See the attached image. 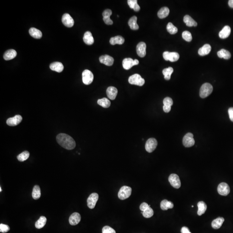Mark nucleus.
<instances>
[{
  "instance_id": "43",
  "label": "nucleus",
  "mask_w": 233,
  "mask_h": 233,
  "mask_svg": "<svg viewBox=\"0 0 233 233\" xmlns=\"http://www.w3.org/2000/svg\"><path fill=\"white\" fill-rule=\"evenodd\" d=\"M10 230V227L6 224H0V232L2 233H6Z\"/></svg>"
},
{
  "instance_id": "6",
  "label": "nucleus",
  "mask_w": 233,
  "mask_h": 233,
  "mask_svg": "<svg viewBox=\"0 0 233 233\" xmlns=\"http://www.w3.org/2000/svg\"><path fill=\"white\" fill-rule=\"evenodd\" d=\"M183 143L186 147H190L195 144V140L193 138V135L190 133L186 134L183 139Z\"/></svg>"
},
{
  "instance_id": "32",
  "label": "nucleus",
  "mask_w": 233,
  "mask_h": 233,
  "mask_svg": "<svg viewBox=\"0 0 233 233\" xmlns=\"http://www.w3.org/2000/svg\"><path fill=\"white\" fill-rule=\"evenodd\" d=\"M174 71L173 68L171 67H169L166 68L164 69L162 71V73L164 75L165 79L167 80H170L171 74Z\"/></svg>"
},
{
  "instance_id": "45",
  "label": "nucleus",
  "mask_w": 233,
  "mask_h": 233,
  "mask_svg": "<svg viewBox=\"0 0 233 233\" xmlns=\"http://www.w3.org/2000/svg\"><path fill=\"white\" fill-rule=\"evenodd\" d=\"M112 13V10L110 9H106L102 13V16L104 17H110Z\"/></svg>"
},
{
  "instance_id": "37",
  "label": "nucleus",
  "mask_w": 233,
  "mask_h": 233,
  "mask_svg": "<svg viewBox=\"0 0 233 233\" xmlns=\"http://www.w3.org/2000/svg\"><path fill=\"white\" fill-rule=\"evenodd\" d=\"M29 155L30 154L29 152L27 151H24L17 156V159L20 161H25L29 158Z\"/></svg>"
},
{
  "instance_id": "14",
  "label": "nucleus",
  "mask_w": 233,
  "mask_h": 233,
  "mask_svg": "<svg viewBox=\"0 0 233 233\" xmlns=\"http://www.w3.org/2000/svg\"><path fill=\"white\" fill-rule=\"evenodd\" d=\"M23 120L22 116L20 115H16L14 117H11L7 119V124L9 126H15L19 124Z\"/></svg>"
},
{
  "instance_id": "36",
  "label": "nucleus",
  "mask_w": 233,
  "mask_h": 233,
  "mask_svg": "<svg viewBox=\"0 0 233 233\" xmlns=\"http://www.w3.org/2000/svg\"><path fill=\"white\" fill-rule=\"evenodd\" d=\"M97 102L99 105L104 108H109L111 105V102L110 101L106 98H104L98 100Z\"/></svg>"
},
{
  "instance_id": "1",
  "label": "nucleus",
  "mask_w": 233,
  "mask_h": 233,
  "mask_svg": "<svg viewBox=\"0 0 233 233\" xmlns=\"http://www.w3.org/2000/svg\"><path fill=\"white\" fill-rule=\"evenodd\" d=\"M59 144L68 150H72L75 148L76 143L71 136L65 134H60L56 137Z\"/></svg>"
},
{
  "instance_id": "4",
  "label": "nucleus",
  "mask_w": 233,
  "mask_h": 233,
  "mask_svg": "<svg viewBox=\"0 0 233 233\" xmlns=\"http://www.w3.org/2000/svg\"><path fill=\"white\" fill-rule=\"evenodd\" d=\"M132 189L128 186H123L118 193V198L121 200H124L131 196Z\"/></svg>"
},
{
  "instance_id": "44",
  "label": "nucleus",
  "mask_w": 233,
  "mask_h": 233,
  "mask_svg": "<svg viewBox=\"0 0 233 233\" xmlns=\"http://www.w3.org/2000/svg\"><path fill=\"white\" fill-rule=\"evenodd\" d=\"M168 201L166 200H162L161 202L160 206L161 210H168L167 208V202Z\"/></svg>"
},
{
  "instance_id": "28",
  "label": "nucleus",
  "mask_w": 233,
  "mask_h": 233,
  "mask_svg": "<svg viewBox=\"0 0 233 233\" xmlns=\"http://www.w3.org/2000/svg\"><path fill=\"white\" fill-rule=\"evenodd\" d=\"M124 38L123 37L118 36L111 38L110 40V43L112 45H115L116 44L122 45L124 43Z\"/></svg>"
},
{
  "instance_id": "25",
  "label": "nucleus",
  "mask_w": 233,
  "mask_h": 233,
  "mask_svg": "<svg viewBox=\"0 0 233 233\" xmlns=\"http://www.w3.org/2000/svg\"><path fill=\"white\" fill-rule=\"evenodd\" d=\"M29 33L31 36L36 39H40L43 36L41 31L33 27L29 29Z\"/></svg>"
},
{
  "instance_id": "40",
  "label": "nucleus",
  "mask_w": 233,
  "mask_h": 233,
  "mask_svg": "<svg viewBox=\"0 0 233 233\" xmlns=\"http://www.w3.org/2000/svg\"><path fill=\"white\" fill-rule=\"evenodd\" d=\"M182 37L185 41L190 42L192 40V36L190 32L188 31H184L182 33Z\"/></svg>"
},
{
  "instance_id": "23",
  "label": "nucleus",
  "mask_w": 233,
  "mask_h": 233,
  "mask_svg": "<svg viewBox=\"0 0 233 233\" xmlns=\"http://www.w3.org/2000/svg\"><path fill=\"white\" fill-rule=\"evenodd\" d=\"M17 53L15 50L13 49H10L7 50L5 52L4 55V58L5 60H9L13 59L16 57Z\"/></svg>"
},
{
  "instance_id": "20",
  "label": "nucleus",
  "mask_w": 233,
  "mask_h": 233,
  "mask_svg": "<svg viewBox=\"0 0 233 233\" xmlns=\"http://www.w3.org/2000/svg\"><path fill=\"white\" fill-rule=\"evenodd\" d=\"M211 51V46L208 44H205L202 47L199 49L198 54L202 56L208 55Z\"/></svg>"
},
{
  "instance_id": "10",
  "label": "nucleus",
  "mask_w": 233,
  "mask_h": 233,
  "mask_svg": "<svg viewBox=\"0 0 233 233\" xmlns=\"http://www.w3.org/2000/svg\"><path fill=\"white\" fill-rule=\"evenodd\" d=\"M168 180L170 185L175 188H179L181 186V182L179 177L176 174H172L170 175Z\"/></svg>"
},
{
  "instance_id": "11",
  "label": "nucleus",
  "mask_w": 233,
  "mask_h": 233,
  "mask_svg": "<svg viewBox=\"0 0 233 233\" xmlns=\"http://www.w3.org/2000/svg\"><path fill=\"white\" fill-rule=\"evenodd\" d=\"M99 199V195L97 193H92L89 196L87 199V205L90 209L95 208L96 202Z\"/></svg>"
},
{
  "instance_id": "16",
  "label": "nucleus",
  "mask_w": 233,
  "mask_h": 233,
  "mask_svg": "<svg viewBox=\"0 0 233 233\" xmlns=\"http://www.w3.org/2000/svg\"><path fill=\"white\" fill-rule=\"evenodd\" d=\"M99 61L101 63L104 64L106 65L111 66L113 65L114 59L112 57L109 55H102L99 58Z\"/></svg>"
},
{
  "instance_id": "22",
  "label": "nucleus",
  "mask_w": 233,
  "mask_h": 233,
  "mask_svg": "<svg viewBox=\"0 0 233 233\" xmlns=\"http://www.w3.org/2000/svg\"><path fill=\"white\" fill-rule=\"evenodd\" d=\"M83 39L84 43L88 45H92L94 42V38L90 31H87L84 33Z\"/></svg>"
},
{
  "instance_id": "24",
  "label": "nucleus",
  "mask_w": 233,
  "mask_h": 233,
  "mask_svg": "<svg viewBox=\"0 0 233 233\" xmlns=\"http://www.w3.org/2000/svg\"><path fill=\"white\" fill-rule=\"evenodd\" d=\"M137 18L135 16H132L128 21V25L132 30H138L139 28L137 23Z\"/></svg>"
},
{
  "instance_id": "42",
  "label": "nucleus",
  "mask_w": 233,
  "mask_h": 233,
  "mask_svg": "<svg viewBox=\"0 0 233 233\" xmlns=\"http://www.w3.org/2000/svg\"><path fill=\"white\" fill-rule=\"evenodd\" d=\"M164 105L171 106L173 104V101L172 99L170 97H166L163 100Z\"/></svg>"
},
{
  "instance_id": "50",
  "label": "nucleus",
  "mask_w": 233,
  "mask_h": 233,
  "mask_svg": "<svg viewBox=\"0 0 233 233\" xmlns=\"http://www.w3.org/2000/svg\"><path fill=\"white\" fill-rule=\"evenodd\" d=\"M181 233H191L190 232L189 229L188 227H183L181 230Z\"/></svg>"
},
{
  "instance_id": "26",
  "label": "nucleus",
  "mask_w": 233,
  "mask_h": 233,
  "mask_svg": "<svg viewBox=\"0 0 233 233\" xmlns=\"http://www.w3.org/2000/svg\"><path fill=\"white\" fill-rule=\"evenodd\" d=\"M224 221V219L222 217H219L215 219L212 223V226L214 229H218L221 227Z\"/></svg>"
},
{
  "instance_id": "33",
  "label": "nucleus",
  "mask_w": 233,
  "mask_h": 233,
  "mask_svg": "<svg viewBox=\"0 0 233 233\" xmlns=\"http://www.w3.org/2000/svg\"><path fill=\"white\" fill-rule=\"evenodd\" d=\"M127 3L130 8L134 9L135 11H139L140 7L137 4V1L136 0H128L127 1Z\"/></svg>"
},
{
  "instance_id": "9",
  "label": "nucleus",
  "mask_w": 233,
  "mask_h": 233,
  "mask_svg": "<svg viewBox=\"0 0 233 233\" xmlns=\"http://www.w3.org/2000/svg\"><path fill=\"white\" fill-rule=\"evenodd\" d=\"M139 63L138 60H133L131 58H126L123 60V67L124 69L128 70L130 69L133 66L137 65Z\"/></svg>"
},
{
  "instance_id": "35",
  "label": "nucleus",
  "mask_w": 233,
  "mask_h": 233,
  "mask_svg": "<svg viewBox=\"0 0 233 233\" xmlns=\"http://www.w3.org/2000/svg\"><path fill=\"white\" fill-rule=\"evenodd\" d=\"M32 197L34 200H37L41 197V190L38 185H35L33 189Z\"/></svg>"
},
{
  "instance_id": "38",
  "label": "nucleus",
  "mask_w": 233,
  "mask_h": 233,
  "mask_svg": "<svg viewBox=\"0 0 233 233\" xmlns=\"http://www.w3.org/2000/svg\"><path fill=\"white\" fill-rule=\"evenodd\" d=\"M167 29L170 34H175L178 31V28L171 23H169L167 26Z\"/></svg>"
},
{
  "instance_id": "47",
  "label": "nucleus",
  "mask_w": 233,
  "mask_h": 233,
  "mask_svg": "<svg viewBox=\"0 0 233 233\" xmlns=\"http://www.w3.org/2000/svg\"><path fill=\"white\" fill-rule=\"evenodd\" d=\"M103 21L106 24L109 25H111L113 23V22L110 19L109 17H104Z\"/></svg>"
},
{
  "instance_id": "21",
  "label": "nucleus",
  "mask_w": 233,
  "mask_h": 233,
  "mask_svg": "<svg viewBox=\"0 0 233 233\" xmlns=\"http://www.w3.org/2000/svg\"><path fill=\"white\" fill-rule=\"evenodd\" d=\"M231 29L230 26H226L219 32V36L222 39H224L228 37L231 34Z\"/></svg>"
},
{
  "instance_id": "34",
  "label": "nucleus",
  "mask_w": 233,
  "mask_h": 233,
  "mask_svg": "<svg viewBox=\"0 0 233 233\" xmlns=\"http://www.w3.org/2000/svg\"><path fill=\"white\" fill-rule=\"evenodd\" d=\"M47 219L45 216H41L39 219L36 221L35 224V226L38 229H41L46 224Z\"/></svg>"
},
{
  "instance_id": "53",
  "label": "nucleus",
  "mask_w": 233,
  "mask_h": 233,
  "mask_svg": "<svg viewBox=\"0 0 233 233\" xmlns=\"http://www.w3.org/2000/svg\"><path fill=\"white\" fill-rule=\"evenodd\" d=\"M1 191H2L1 188V187H0V192H1Z\"/></svg>"
},
{
  "instance_id": "54",
  "label": "nucleus",
  "mask_w": 233,
  "mask_h": 233,
  "mask_svg": "<svg viewBox=\"0 0 233 233\" xmlns=\"http://www.w3.org/2000/svg\"><path fill=\"white\" fill-rule=\"evenodd\" d=\"M193 207H194V206H193V205H192V208H193Z\"/></svg>"
},
{
  "instance_id": "12",
  "label": "nucleus",
  "mask_w": 233,
  "mask_h": 233,
  "mask_svg": "<svg viewBox=\"0 0 233 233\" xmlns=\"http://www.w3.org/2000/svg\"><path fill=\"white\" fill-rule=\"evenodd\" d=\"M218 191L219 194L222 196H227L230 193V187L227 183H220L218 186Z\"/></svg>"
},
{
  "instance_id": "51",
  "label": "nucleus",
  "mask_w": 233,
  "mask_h": 233,
  "mask_svg": "<svg viewBox=\"0 0 233 233\" xmlns=\"http://www.w3.org/2000/svg\"><path fill=\"white\" fill-rule=\"evenodd\" d=\"M167 205L168 209H172L173 207H174V204H173V203H172L171 202L168 201Z\"/></svg>"
},
{
  "instance_id": "30",
  "label": "nucleus",
  "mask_w": 233,
  "mask_h": 233,
  "mask_svg": "<svg viewBox=\"0 0 233 233\" xmlns=\"http://www.w3.org/2000/svg\"><path fill=\"white\" fill-rule=\"evenodd\" d=\"M198 210L197 212V214L198 215H202L205 213L206 210H207V205L205 204V202L203 201L199 202L198 203Z\"/></svg>"
},
{
  "instance_id": "2",
  "label": "nucleus",
  "mask_w": 233,
  "mask_h": 233,
  "mask_svg": "<svg viewBox=\"0 0 233 233\" xmlns=\"http://www.w3.org/2000/svg\"><path fill=\"white\" fill-rule=\"evenodd\" d=\"M213 87L209 83H205L201 87L200 95L201 98H205L208 97L212 92Z\"/></svg>"
},
{
  "instance_id": "3",
  "label": "nucleus",
  "mask_w": 233,
  "mask_h": 233,
  "mask_svg": "<svg viewBox=\"0 0 233 233\" xmlns=\"http://www.w3.org/2000/svg\"><path fill=\"white\" fill-rule=\"evenodd\" d=\"M128 81L130 84L136 86H143L145 83V80L142 78L141 76L139 74H134L132 75L128 79Z\"/></svg>"
},
{
  "instance_id": "15",
  "label": "nucleus",
  "mask_w": 233,
  "mask_h": 233,
  "mask_svg": "<svg viewBox=\"0 0 233 233\" xmlns=\"http://www.w3.org/2000/svg\"><path fill=\"white\" fill-rule=\"evenodd\" d=\"M146 45L144 42H140L136 46V52L139 56L143 58L146 55Z\"/></svg>"
},
{
  "instance_id": "48",
  "label": "nucleus",
  "mask_w": 233,
  "mask_h": 233,
  "mask_svg": "<svg viewBox=\"0 0 233 233\" xmlns=\"http://www.w3.org/2000/svg\"><path fill=\"white\" fill-rule=\"evenodd\" d=\"M228 112L229 118L231 121L233 122V108H229Z\"/></svg>"
},
{
  "instance_id": "13",
  "label": "nucleus",
  "mask_w": 233,
  "mask_h": 233,
  "mask_svg": "<svg viewBox=\"0 0 233 233\" xmlns=\"http://www.w3.org/2000/svg\"><path fill=\"white\" fill-rule=\"evenodd\" d=\"M62 22L63 24L67 27H72L74 23L73 18L68 13H65L62 16Z\"/></svg>"
},
{
  "instance_id": "5",
  "label": "nucleus",
  "mask_w": 233,
  "mask_h": 233,
  "mask_svg": "<svg viewBox=\"0 0 233 233\" xmlns=\"http://www.w3.org/2000/svg\"><path fill=\"white\" fill-rule=\"evenodd\" d=\"M94 79L93 73L88 70H85L82 73V80L83 83L88 85L92 82Z\"/></svg>"
},
{
  "instance_id": "46",
  "label": "nucleus",
  "mask_w": 233,
  "mask_h": 233,
  "mask_svg": "<svg viewBox=\"0 0 233 233\" xmlns=\"http://www.w3.org/2000/svg\"><path fill=\"white\" fill-rule=\"evenodd\" d=\"M150 205H148L147 203H146V202H143L142 203V204L140 205V207H139V208H140V210L142 211V212L144 211L145 210H146L148 209V207H150Z\"/></svg>"
},
{
  "instance_id": "18",
  "label": "nucleus",
  "mask_w": 233,
  "mask_h": 233,
  "mask_svg": "<svg viewBox=\"0 0 233 233\" xmlns=\"http://www.w3.org/2000/svg\"><path fill=\"white\" fill-rule=\"evenodd\" d=\"M108 98L111 100H114L117 94V90L114 87H110L108 88L106 91Z\"/></svg>"
},
{
  "instance_id": "41",
  "label": "nucleus",
  "mask_w": 233,
  "mask_h": 233,
  "mask_svg": "<svg viewBox=\"0 0 233 233\" xmlns=\"http://www.w3.org/2000/svg\"><path fill=\"white\" fill-rule=\"evenodd\" d=\"M102 233H116L115 230L109 226H105L102 228Z\"/></svg>"
},
{
  "instance_id": "39",
  "label": "nucleus",
  "mask_w": 233,
  "mask_h": 233,
  "mask_svg": "<svg viewBox=\"0 0 233 233\" xmlns=\"http://www.w3.org/2000/svg\"><path fill=\"white\" fill-rule=\"evenodd\" d=\"M143 215L146 218H150L152 217L154 215V211L153 209L149 207L147 210L143 212Z\"/></svg>"
},
{
  "instance_id": "27",
  "label": "nucleus",
  "mask_w": 233,
  "mask_h": 233,
  "mask_svg": "<svg viewBox=\"0 0 233 233\" xmlns=\"http://www.w3.org/2000/svg\"><path fill=\"white\" fill-rule=\"evenodd\" d=\"M183 21L186 23V25L190 27L192 26H197V23L190 16L186 15L183 18Z\"/></svg>"
},
{
  "instance_id": "29",
  "label": "nucleus",
  "mask_w": 233,
  "mask_h": 233,
  "mask_svg": "<svg viewBox=\"0 0 233 233\" xmlns=\"http://www.w3.org/2000/svg\"><path fill=\"white\" fill-rule=\"evenodd\" d=\"M169 12L170 10L168 7H162L158 12V16L160 19H163L168 16L169 14Z\"/></svg>"
},
{
  "instance_id": "7",
  "label": "nucleus",
  "mask_w": 233,
  "mask_h": 233,
  "mask_svg": "<svg viewBox=\"0 0 233 233\" xmlns=\"http://www.w3.org/2000/svg\"><path fill=\"white\" fill-rule=\"evenodd\" d=\"M163 58L165 60H169L171 62H175L178 60L180 58V55L177 52H170L166 51L163 53Z\"/></svg>"
},
{
  "instance_id": "31",
  "label": "nucleus",
  "mask_w": 233,
  "mask_h": 233,
  "mask_svg": "<svg viewBox=\"0 0 233 233\" xmlns=\"http://www.w3.org/2000/svg\"><path fill=\"white\" fill-rule=\"evenodd\" d=\"M218 56L220 58H223L224 59H229L231 58V54L230 52L225 49H221L217 53Z\"/></svg>"
},
{
  "instance_id": "17",
  "label": "nucleus",
  "mask_w": 233,
  "mask_h": 233,
  "mask_svg": "<svg viewBox=\"0 0 233 233\" xmlns=\"http://www.w3.org/2000/svg\"><path fill=\"white\" fill-rule=\"evenodd\" d=\"M81 216L77 212H74L72 214L69 219V222L71 225H76L78 224L80 222Z\"/></svg>"
},
{
  "instance_id": "19",
  "label": "nucleus",
  "mask_w": 233,
  "mask_h": 233,
  "mask_svg": "<svg viewBox=\"0 0 233 233\" xmlns=\"http://www.w3.org/2000/svg\"><path fill=\"white\" fill-rule=\"evenodd\" d=\"M50 68L51 70L56 72L60 73L64 70V67L62 63L59 62H55L50 65Z\"/></svg>"
},
{
  "instance_id": "8",
  "label": "nucleus",
  "mask_w": 233,
  "mask_h": 233,
  "mask_svg": "<svg viewBox=\"0 0 233 233\" xmlns=\"http://www.w3.org/2000/svg\"><path fill=\"white\" fill-rule=\"evenodd\" d=\"M158 145V142L156 139L151 138L148 139L146 142V151L149 153H152L156 149Z\"/></svg>"
},
{
  "instance_id": "52",
  "label": "nucleus",
  "mask_w": 233,
  "mask_h": 233,
  "mask_svg": "<svg viewBox=\"0 0 233 233\" xmlns=\"http://www.w3.org/2000/svg\"><path fill=\"white\" fill-rule=\"evenodd\" d=\"M228 5L229 7L233 8V0H230L228 1Z\"/></svg>"
},
{
  "instance_id": "49",
  "label": "nucleus",
  "mask_w": 233,
  "mask_h": 233,
  "mask_svg": "<svg viewBox=\"0 0 233 233\" xmlns=\"http://www.w3.org/2000/svg\"><path fill=\"white\" fill-rule=\"evenodd\" d=\"M171 106L164 105L163 107V110H164V112L166 113L169 112L170 111V110H171Z\"/></svg>"
}]
</instances>
